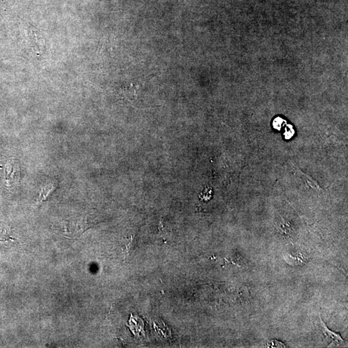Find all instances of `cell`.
<instances>
[{"label":"cell","instance_id":"obj_1","mask_svg":"<svg viewBox=\"0 0 348 348\" xmlns=\"http://www.w3.org/2000/svg\"><path fill=\"white\" fill-rule=\"evenodd\" d=\"M20 176V168L17 161L10 160L7 163L4 170V178L7 185L11 186L18 183Z\"/></svg>","mask_w":348,"mask_h":348},{"label":"cell","instance_id":"obj_2","mask_svg":"<svg viewBox=\"0 0 348 348\" xmlns=\"http://www.w3.org/2000/svg\"><path fill=\"white\" fill-rule=\"evenodd\" d=\"M320 327L323 334L325 335V340H327V342H329L330 345H332L333 343L338 344H341V343L344 342V340L342 339V338L339 333L333 332L332 331L328 329L327 325H326L325 323L321 319V318Z\"/></svg>","mask_w":348,"mask_h":348},{"label":"cell","instance_id":"obj_3","mask_svg":"<svg viewBox=\"0 0 348 348\" xmlns=\"http://www.w3.org/2000/svg\"><path fill=\"white\" fill-rule=\"evenodd\" d=\"M139 85L131 84L124 86L119 90L122 98L129 102H133L138 95Z\"/></svg>","mask_w":348,"mask_h":348},{"label":"cell","instance_id":"obj_4","mask_svg":"<svg viewBox=\"0 0 348 348\" xmlns=\"http://www.w3.org/2000/svg\"><path fill=\"white\" fill-rule=\"evenodd\" d=\"M9 241H14L11 236V230L7 225L0 223V243Z\"/></svg>","mask_w":348,"mask_h":348},{"label":"cell","instance_id":"obj_5","mask_svg":"<svg viewBox=\"0 0 348 348\" xmlns=\"http://www.w3.org/2000/svg\"><path fill=\"white\" fill-rule=\"evenodd\" d=\"M53 190L54 186L51 185L46 186V187H44V188H43L42 192L41 193L40 201L45 200V198L47 197L49 193H50L51 192H52Z\"/></svg>","mask_w":348,"mask_h":348}]
</instances>
